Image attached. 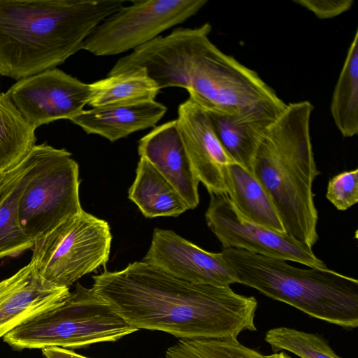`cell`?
<instances>
[{
    "instance_id": "cell-1",
    "label": "cell",
    "mask_w": 358,
    "mask_h": 358,
    "mask_svg": "<svg viewBox=\"0 0 358 358\" xmlns=\"http://www.w3.org/2000/svg\"><path fill=\"white\" fill-rule=\"evenodd\" d=\"M92 288L131 326L181 339L235 337L256 331L258 303L230 286L196 284L141 260L92 276Z\"/></svg>"
},
{
    "instance_id": "cell-2",
    "label": "cell",
    "mask_w": 358,
    "mask_h": 358,
    "mask_svg": "<svg viewBox=\"0 0 358 358\" xmlns=\"http://www.w3.org/2000/svg\"><path fill=\"white\" fill-rule=\"evenodd\" d=\"M122 0H0V75L20 80L81 50Z\"/></svg>"
},
{
    "instance_id": "cell-3",
    "label": "cell",
    "mask_w": 358,
    "mask_h": 358,
    "mask_svg": "<svg viewBox=\"0 0 358 358\" xmlns=\"http://www.w3.org/2000/svg\"><path fill=\"white\" fill-rule=\"evenodd\" d=\"M313 109L308 101L287 103L262 138L252 166L273 201L285 234L310 248L319 239L313 185L320 174L310 132Z\"/></svg>"
},
{
    "instance_id": "cell-4",
    "label": "cell",
    "mask_w": 358,
    "mask_h": 358,
    "mask_svg": "<svg viewBox=\"0 0 358 358\" xmlns=\"http://www.w3.org/2000/svg\"><path fill=\"white\" fill-rule=\"evenodd\" d=\"M221 253L236 283L257 289L315 318L358 326V280L327 268L293 266L287 261L235 248Z\"/></svg>"
},
{
    "instance_id": "cell-5",
    "label": "cell",
    "mask_w": 358,
    "mask_h": 358,
    "mask_svg": "<svg viewBox=\"0 0 358 358\" xmlns=\"http://www.w3.org/2000/svg\"><path fill=\"white\" fill-rule=\"evenodd\" d=\"M138 330L92 287L77 283L62 303L23 323L3 338L18 350L50 347L69 350L114 342Z\"/></svg>"
},
{
    "instance_id": "cell-6",
    "label": "cell",
    "mask_w": 358,
    "mask_h": 358,
    "mask_svg": "<svg viewBox=\"0 0 358 358\" xmlns=\"http://www.w3.org/2000/svg\"><path fill=\"white\" fill-rule=\"evenodd\" d=\"M189 99L207 113L236 115L259 108L283 110L285 103L254 70L225 54L209 39L199 40L194 53Z\"/></svg>"
},
{
    "instance_id": "cell-7",
    "label": "cell",
    "mask_w": 358,
    "mask_h": 358,
    "mask_svg": "<svg viewBox=\"0 0 358 358\" xmlns=\"http://www.w3.org/2000/svg\"><path fill=\"white\" fill-rule=\"evenodd\" d=\"M111 240L108 222L83 210L35 241L31 261L45 280L69 288L106 265Z\"/></svg>"
},
{
    "instance_id": "cell-8",
    "label": "cell",
    "mask_w": 358,
    "mask_h": 358,
    "mask_svg": "<svg viewBox=\"0 0 358 358\" xmlns=\"http://www.w3.org/2000/svg\"><path fill=\"white\" fill-rule=\"evenodd\" d=\"M79 185V167L71 153L43 143L19 201V224L24 234L34 242L81 212Z\"/></svg>"
},
{
    "instance_id": "cell-9",
    "label": "cell",
    "mask_w": 358,
    "mask_h": 358,
    "mask_svg": "<svg viewBox=\"0 0 358 358\" xmlns=\"http://www.w3.org/2000/svg\"><path fill=\"white\" fill-rule=\"evenodd\" d=\"M207 0H136L122 6L103 20L83 43L81 50L96 56L127 52L194 16Z\"/></svg>"
},
{
    "instance_id": "cell-10",
    "label": "cell",
    "mask_w": 358,
    "mask_h": 358,
    "mask_svg": "<svg viewBox=\"0 0 358 358\" xmlns=\"http://www.w3.org/2000/svg\"><path fill=\"white\" fill-rule=\"evenodd\" d=\"M205 214L207 224L223 248H235L260 255L295 262L308 267L327 268L312 248L243 217L227 194H210Z\"/></svg>"
},
{
    "instance_id": "cell-11",
    "label": "cell",
    "mask_w": 358,
    "mask_h": 358,
    "mask_svg": "<svg viewBox=\"0 0 358 358\" xmlns=\"http://www.w3.org/2000/svg\"><path fill=\"white\" fill-rule=\"evenodd\" d=\"M6 93L36 129L57 120H71L78 116L90 100L92 87L54 68L17 80Z\"/></svg>"
},
{
    "instance_id": "cell-12",
    "label": "cell",
    "mask_w": 358,
    "mask_h": 358,
    "mask_svg": "<svg viewBox=\"0 0 358 358\" xmlns=\"http://www.w3.org/2000/svg\"><path fill=\"white\" fill-rule=\"evenodd\" d=\"M211 31L208 22L196 28L175 29L171 34L159 36L120 58L107 76L144 69L160 90L170 87L187 90L197 44Z\"/></svg>"
},
{
    "instance_id": "cell-13",
    "label": "cell",
    "mask_w": 358,
    "mask_h": 358,
    "mask_svg": "<svg viewBox=\"0 0 358 358\" xmlns=\"http://www.w3.org/2000/svg\"><path fill=\"white\" fill-rule=\"evenodd\" d=\"M142 260L192 283L220 287L236 283L221 252L204 250L171 230L154 229Z\"/></svg>"
},
{
    "instance_id": "cell-14",
    "label": "cell",
    "mask_w": 358,
    "mask_h": 358,
    "mask_svg": "<svg viewBox=\"0 0 358 358\" xmlns=\"http://www.w3.org/2000/svg\"><path fill=\"white\" fill-rule=\"evenodd\" d=\"M176 120L199 182L209 194H226V170L236 162L220 141L208 113L188 98L179 105Z\"/></svg>"
},
{
    "instance_id": "cell-15",
    "label": "cell",
    "mask_w": 358,
    "mask_h": 358,
    "mask_svg": "<svg viewBox=\"0 0 358 358\" xmlns=\"http://www.w3.org/2000/svg\"><path fill=\"white\" fill-rule=\"evenodd\" d=\"M69 288L42 278L34 264L0 281V338L36 315L53 308L68 296Z\"/></svg>"
},
{
    "instance_id": "cell-16",
    "label": "cell",
    "mask_w": 358,
    "mask_h": 358,
    "mask_svg": "<svg viewBox=\"0 0 358 358\" xmlns=\"http://www.w3.org/2000/svg\"><path fill=\"white\" fill-rule=\"evenodd\" d=\"M140 157L146 159L179 192L189 210L199 203L195 173L176 120L154 127L138 142Z\"/></svg>"
},
{
    "instance_id": "cell-17",
    "label": "cell",
    "mask_w": 358,
    "mask_h": 358,
    "mask_svg": "<svg viewBox=\"0 0 358 358\" xmlns=\"http://www.w3.org/2000/svg\"><path fill=\"white\" fill-rule=\"evenodd\" d=\"M166 111V106L153 100L84 110L71 121L88 134L115 142L136 131L155 127Z\"/></svg>"
},
{
    "instance_id": "cell-18",
    "label": "cell",
    "mask_w": 358,
    "mask_h": 358,
    "mask_svg": "<svg viewBox=\"0 0 358 358\" xmlns=\"http://www.w3.org/2000/svg\"><path fill=\"white\" fill-rule=\"evenodd\" d=\"M43 143L35 145L25 158L6 173L0 183V259L18 255L31 249L34 241L21 229L18 205L22 192L33 175Z\"/></svg>"
},
{
    "instance_id": "cell-19",
    "label": "cell",
    "mask_w": 358,
    "mask_h": 358,
    "mask_svg": "<svg viewBox=\"0 0 358 358\" xmlns=\"http://www.w3.org/2000/svg\"><path fill=\"white\" fill-rule=\"evenodd\" d=\"M282 111L259 108L236 115L208 114L225 150L236 163L252 173L257 146Z\"/></svg>"
},
{
    "instance_id": "cell-20",
    "label": "cell",
    "mask_w": 358,
    "mask_h": 358,
    "mask_svg": "<svg viewBox=\"0 0 358 358\" xmlns=\"http://www.w3.org/2000/svg\"><path fill=\"white\" fill-rule=\"evenodd\" d=\"M224 178L226 194L243 217L261 226L285 234L273 201L252 173L234 163L227 168Z\"/></svg>"
},
{
    "instance_id": "cell-21",
    "label": "cell",
    "mask_w": 358,
    "mask_h": 358,
    "mask_svg": "<svg viewBox=\"0 0 358 358\" xmlns=\"http://www.w3.org/2000/svg\"><path fill=\"white\" fill-rule=\"evenodd\" d=\"M128 193L145 217H177L189 210L176 189L144 157H140Z\"/></svg>"
},
{
    "instance_id": "cell-22",
    "label": "cell",
    "mask_w": 358,
    "mask_h": 358,
    "mask_svg": "<svg viewBox=\"0 0 358 358\" xmlns=\"http://www.w3.org/2000/svg\"><path fill=\"white\" fill-rule=\"evenodd\" d=\"M92 108L128 105L155 100L160 90L144 69H136L90 83Z\"/></svg>"
},
{
    "instance_id": "cell-23",
    "label": "cell",
    "mask_w": 358,
    "mask_h": 358,
    "mask_svg": "<svg viewBox=\"0 0 358 358\" xmlns=\"http://www.w3.org/2000/svg\"><path fill=\"white\" fill-rule=\"evenodd\" d=\"M334 122L344 138L358 133V31L336 83L330 104Z\"/></svg>"
},
{
    "instance_id": "cell-24",
    "label": "cell",
    "mask_w": 358,
    "mask_h": 358,
    "mask_svg": "<svg viewBox=\"0 0 358 358\" xmlns=\"http://www.w3.org/2000/svg\"><path fill=\"white\" fill-rule=\"evenodd\" d=\"M36 128L29 124L6 92H0V169L18 165L36 145Z\"/></svg>"
},
{
    "instance_id": "cell-25",
    "label": "cell",
    "mask_w": 358,
    "mask_h": 358,
    "mask_svg": "<svg viewBox=\"0 0 358 358\" xmlns=\"http://www.w3.org/2000/svg\"><path fill=\"white\" fill-rule=\"evenodd\" d=\"M165 358H267L235 337L180 339L169 347Z\"/></svg>"
},
{
    "instance_id": "cell-26",
    "label": "cell",
    "mask_w": 358,
    "mask_h": 358,
    "mask_svg": "<svg viewBox=\"0 0 358 358\" xmlns=\"http://www.w3.org/2000/svg\"><path fill=\"white\" fill-rule=\"evenodd\" d=\"M264 340L274 352L285 350L301 358H343L317 334L280 327L266 331Z\"/></svg>"
},
{
    "instance_id": "cell-27",
    "label": "cell",
    "mask_w": 358,
    "mask_h": 358,
    "mask_svg": "<svg viewBox=\"0 0 358 358\" xmlns=\"http://www.w3.org/2000/svg\"><path fill=\"white\" fill-rule=\"evenodd\" d=\"M327 199L339 210H345L358 201V169L346 171L328 182Z\"/></svg>"
},
{
    "instance_id": "cell-28",
    "label": "cell",
    "mask_w": 358,
    "mask_h": 358,
    "mask_svg": "<svg viewBox=\"0 0 358 358\" xmlns=\"http://www.w3.org/2000/svg\"><path fill=\"white\" fill-rule=\"evenodd\" d=\"M294 3L311 11L317 18H334L349 10L352 0H294Z\"/></svg>"
},
{
    "instance_id": "cell-29",
    "label": "cell",
    "mask_w": 358,
    "mask_h": 358,
    "mask_svg": "<svg viewBox=\"0 0 358 358\" xmlns=\"http://www.w3.org/2000/svg\"><path fill=\"white\" fill-rule=\"evenodd\" d=\"M45 358H89L78 355L73 351L57 347H50L42 349Z\"/></svg>"
},
{
    "instance_id": "cell-30",
    "label": "cell",
    "mask_w": 358,
    "mask_h": 358,
    "mask_svg": "<svg viewBox=\"0 0 358 358\" xmlns=\"http://www.w3.org/2000/svg\"><path fill=\"white\" fill-rule=\"evenodd\" d=\"M267 358H292L284 351L273 352L272 355H266Z\"/></svg>"
},
{
    "instance_id": "cell-31",
    "label": "cell",
    "mask_w": 358,
    "mask_h": 358,
    "mask_svg": "<svg viewBox=\"0 0 358 358\" xmlns=\"http://www.w3.org/2000/svg\"><path fill=\"white\" fill-rule=\"evenodd\" d=\"M6 172H4L3 171L0 169V183L3 180V178H4L5 176H6Z\"/></svg>"
}]
</instances>
